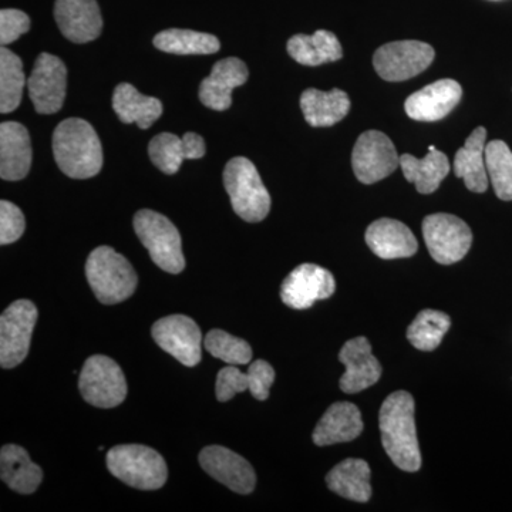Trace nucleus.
Here are the masks:
<instances>
[{"label":"nucleus","instance_id":"f257e3e1","mask_svg":"<svg viewBox=\"0 0 512 512\" xmlns=\"http://www.w3.org/2000/svg\"><path fill=\"white\" fill-rule=\"evenodd\" d=\"M382 444L387 456L400 470L419 471L421 453L414 421V399L412 394L394 392L384 400L379 413Z\"/></svg>","mask_w":512,"mask_h":512},{"label":"nucleus","instance_id":"f03ea898","mask_svg":"<svg viewBox=\"0 0 512 512\" xmlns=\"http://www.w3.org/2000/svg\"><path fill=\"white\" fill-rule=\"evenodd\" d=\"M53 154L60 170L74 180H86L103 167V147L92 124L82 119L63 120L53 133Z\"/></svg>","mask_w":512,"mask_h":512},{"label":"nucleus","instance_id":"7ed1b4c3","mask_svg":"<svg viewBox=\"0 0 512 512\" xmlns=\"http://www.w3.org/2000/svg\"><path fill=\"white\" fill-rule=\"evenodd\" d=\"M86 276L94 296L103 305L126 301L138 285L133 265L111 247L94 249L86 262Z\"/></svg>","mask_w":512,"mask_h":512},{"label":"nucleus","instance_id":"20e7f679","mask_svg":"<svg viewBox=\"0 0 512 512\" xmlns=\"http://www.w3.org/2000/svg\"><path fill=\"white\" fill-rule=\"evenodd\" d=\"M224 185L238 217L247 222H261L271 211V195L262 183L254 163L245 157L228 161L224 170Z\"/></svg>","mask_w":512,"mask_h":512},{"label":"nucleus","instance_id":"39448f33","mask_svg":"<svg viewBox=\"0 0 512 512\" xmlns=\"http://www.w3.org/2000/svg\"><path fill=\"white\" fill-rule=\"evenodd\" d=\"M107 468L114 477L137 490H158L168 478L163 456L153 448L140 444L111 448L107 453Z\"/></svg>","mask_w":512,"mask_h":512},{"label":"nucleus","instance_id":"423d86ee","mask_svg":"<svg viewBox=\"0 0 512 512\" xmlns=\"http://www.w3.org/2000/svg\"><path fill=\"white\" fill-rule=\"evenodd\" d=\"M134 231L158 268L174 275L184 271L181 235L167 217L156 211H138L134 217Z\"/></svg>","mask_w":512,"mask_h":512},{"label":"nucleus","instance_id":"0eeeda50","mask_svg":"<svg viewBox=\"0 0 512 512\" xmlns=\"http://www.w3.org/2000/svg\"><path fill=\"white\" fill-rule=\"evenodd\" d=\"M83 399L99 409L120 406L127 397V382L121 367L107 356L89 357L80 373Z\"/></svg>","mask_w":512,"mask_h":512},{"label":"nucleus","instance_id":"6e6552de","mask_svg":"<svg viewBox=\"0 0 512 512\" xmlns=\"http://www.w3.org/2000/svg\"><path fill=\"white\" fill-rule=\"evenodd\" d=\"M423 237L430 255L441 265L461 261L473 244L470 227L450 214H433L424 218Z\"/></svg>","mask_w":512,"mask_h":512},{"label":"nucleus","instance_id":"1a4fd4ad","mask_svg":"<svg viewBox=\"0 0 512 512\" xmlns=\"http://www.w3.org/2000/svg\"><path fill=\"white\" fill-rule=\"evenodd\" d=\"M37 316L36 306L26 299L13 302L0 316V365L3 369L19 366L28 356Z\"/></svg>","mask_w":512,"mask_h":512},{"label":"nucleus","instance_id":"9d476101","mask_svg":"<svg viewBox=\"0 0 512 512\" xmlns=\"http://www.w3.org/2000/svg\"><path fill=\"white\" fill-rule=\"evenodd\" d=\"M434 49L419 40L387 43L376 50L373 66L386 82H404L424 72L433 63Z\"/></svg>","mask_w":512,"mask_h":512},{"label":"nucleus","instance_id":"9b49d317","mask_svg":"<svg viewBox=\"0 0 512 512\" xmlns=\"http://www.w3.org/2000/svg\"><path fill=\"white\" fill-rule=\"evenodd\" d=\"M353 171L363 184L389 177L400 165L396 147L382 131L370 130L357 138L352 154Z\"/></svg>","mask_w":512,"mask_h":512},{"label":"nucleus","instance_id":"f8f14e48","mask_svg":"<svg viewBox=\"0 0 512 512\" xmlns=\"http://www.w3.org/2000/svg\"><path fill=\"white\" fill-rule=\"evenodd\" d=\"M67 69L59 57L42 53L28 80L30 100L39 114H55L66 99Z\"/></svg>","mask_w":512,"mask_h":512},{"label":"nucleus","instance_id":"ddd939ff","mask_svg":"<svg viewBox=\"0 0 512 512\" xmlns=\"http://www.w3.org/2000/svg\"><path fill=\"white\" fill-rule=\"evenodd\" d=\"M151 333L157 345L184 366L194 367L201 362V329L188 316L160 319L154 323Z\"/></svg>","mask_w":512,"mask_h":512},{"label":"nucleus","instance_id":"4468645a","mask_svg":"<svg viewBox=\"0 0 512 512\" xmlns=\"http://www.w3.org/2000/svg\"><path fill=\"white\" fill-rule=\"evenodd\" d=\"M335 289V278L328 269L315 264H303L286 276L281 298L289 308L302 311L311 308L315 302L330 298Z\"/></svg>","mask_w":512,"mask_h":512},{"label":"nucleus","instance_id":"2eb2a0df","mask_svg":"<svg viewBox=\"0 0 512 512\" xmlns=\"http://www.w3.org/2000/svg\"><path fill=\"white\" fill-rule=\"evenodd\" d=\"M205 473L234 493L247 495L255 490L256 474L244 457L221 446L205 447L200 453Z\"/></svg>","mask_w":512,"mask_h":512},{"label":"nucleus","instance_id":"dca6fc26","mask_svg":"<svg viewBox=\"0 0 512 512\" xmlns=\"http://www.w3.org/2000/svg\"><path fill=\"white\" fill-rule=\"evenodd\" d=\"M339 360L346 366L345 375L340 377V389L355 394L369 389L379 382L383 369L379 360L373 356L369 340L359 336L346 342L339 353Z\"/></svg>","mask_w":512,"mask_h":512},{"label":"nucleus","instance_id":"f3484780","mask_svg":"<svg viewBox=\"0 0 512 512\" xmlns=\"http://www.w3.org/2000/svg\"><path fill=\"white\" fill-rule=\"evenodd\" d=\"M55 19L63 36L77 45L93 42L103 30L96 0H56Z\"/></svg>","mask_w":512,"mask_h":512},{"label":"nucleus","instance_id":"a211bd4d","mask_svg":"<svg viewBox=\"0 0 512 512\" xmlns=\"http://www.w3.org/2000/svg\"><path fill=\"white\" fill-rule=\"evenodd\" d=\"M461 96L463 89L460 83L443 79L413 93L404 103V110L413 120L439 121L456 109Z\"/></svg>","mask_w":512,"mask_h":512},{"label":"nucleus","instance_id":"6ab92c4d","mask_svg":"<svg viewBox=\"0 0 512 512\" xmlns=\"http://www.w3.org/2000/svg\"><path fill=\"white\" fill-rule=\"evenodd\" d=\"M249 76L247 64L238 57H227L212 67L207 79L200 86V100L208 109L228 110L232 104V90L247 83Z\"/></svg>","mask_w":512,"mask_h":512},{"label":"nucleus","instance_id":"aec40b11","mask_svg":"<svg viewBox=\"0 0 512 512\" xmlns=\"http://www.w3.org/2000/svg\"><path fill=\"white\" fill-rule=\"evenodd\" d=\"M204 138L197 133L184 134L183 138L171 133H161L151 140L148 154L158 170L164 174H177L184 160H198L205 156Z\"/></svg>","mask_w":512,"mask_h":512},{"label":"nucleus","instance_id":"412c9836","mask_svg":"<svg viewBox=\"0 0 512 512\" xmlns=\"http://www.w3.org/2000/svg\"><path fill=\"white\" fill-rule=\"evenodd\" d=\"M32 146L28 128L16 121L0 126V177L5 181H20L29 174Z\"/></svg>","mask_w":512,"mask_h":512},{"label":"nucleus","instance_id":"4be33fe9","mask_svg":"<svg viewBox=\"0 0 512 512\" xmlns=\"http://www.w3.org/2000/svg\"><path fill=\"white\" fill-rule=\"evenodd\" d=\"M365 238L373 254L382 259L410 258L419 249L412 229L392 218L372 222Z\"/></svg>","mask_w":512,"mask_h":512},{"label":"nucleus","instance_id":"5701e85b","mask_svg":"<svg viewBox=\"0 0 512 512\" xmlns=\"http://www.w3.org/2000/svg\"><path fill=\"white\" fill-rule=\"evenodd\" d=\"M362 431L360 410L353 403L339 402L332 404L319 420L313 431V443L319 447L348 443L357 439Z\"/></svg>","mask_w":512,"mask_h":512},{"label":"nucleus","instance_id":"b1692460","mask_svg":"<svg viewBox=\"0 0 512 512\" xmlns=\"http://www.w3.org/2000/svg\"><path fill=\"white\" fill-rule=\"evenodd\" d=\"M0 477L10 490L28 495L42 484L43 471L30 460L25 448L8 444L0 451Z\"/></svg>","mask_w":512,"mask_h":512},{"label":"nucleus","instance_id":"393cba45","mask_svg":"<svg viewBox=\"0 0 512 512\" xmlns=\"http://www.w3.org/2000/svg\"><path fill=\"white\" fill-rule=\"evenodd\" d=\"M485 140L487 130L484 127H477L454 158V174L458 178H463L468 190L477 194L487 191L490 178L485 165Z\"/></svg>","mask_w":512,"mask_h":512},{"label":"nucleus","instance_id":"a878e982","mask_svg":"<svg viewBox=\"0 0 512 512\" xmlns=\"http://www.w3.org/2000/svg\"><path fill=\"white\" fill-rule=\"evenodd\" d=\"M113 109L124 124L136 123L147 130L163 114V103L156 97L144 96L130 83H120L114 90Z\"/></svg>","mask_w":512,"mask_h":512},{"label":"nucleus","instance_id":"bb28decb","mask_svg":"<svg viewBox=\"0 0 512 512\" xmlns=\"http://www.w3.org/2000/svg\"><path fill=\"white\" fill-rule=\"evenodd\" d=\"M301 109L306 123L312 127H330L345 119L350 110L348 94L340 89L320 92L308 89L302 93Z\"/></svg>","mask_w":512,"mask_h":512},{"label":"nucleus","instance_id":"cd10ccee","mask_svg":"<svg viewBox=\"0 0 512 512\" xmlns=\"http://www.w3.org/2000/svg\"><path fill=\"white\" fill-rule=\"evenodd\" d=\"M370 467L365 460L348 458L333 467L326 476L329 490L356 503H367L372 497Z\"/></svg>","mask_w":512,"mask_h":512},{"label":"nucleus","instance_id":"c85d7f7f","mask_svg":"<svg viewBox=\"0 0 512 512\" xmlns=\"http://www.w3.org/2000/svg\"><path fill=\"white\" fill-rule=\"evenodd\" d=\"M404 178L416 185L420 194H433L444 178L450 173V163L446 154L439 150L429 151L424 158H416L412 154L400 157Z\"/></svg>","mask_w":512,"mask_h":512},{"label":"nucleus","instance_id":"c756f323","mask_svg":"<svg viewBox=\"0 0 512 512\" xmlns=\"http://www.w3.org/2000/svg\"><path fill=\"white\" fill-rule=\"evenodd\" d=\"M288 53L303 66H320L323 63L338 62L343 50L338 37L329 30H318L312 36L295 35L289 39Z\"/></svg>","mask_w":512,"mask_h":512},{"label":"nucleus","instance_id":"7c9ffc66","mask_svg":"<svg viewBox=\"0 0 512 512\" xmlns=\"http://www.w3.org/2000/svg\"><path fill=\"white\" fill-rule=\"evenodd\" d=\"M153 43L161 52L181 56L214 55L221 47L214 35L187 29L164 30L154 37Z\"/></svg>","mask_w":512,"mask_h":512},{"label":"nucleus","instance_id":"2f4dec72","mask_svg":"<svg viewBox=\"0 0 512 512\" xmlns=\"http://www.w3.org/2000/svg\"><path fill=\"white\" fill-rule=\"evenodd\" d=\"M25 86H28V80L22 60L3 46L0 50V111L3 114L18 109Z\"/></svg>","mask_w":512,"mask_h":512},{"label":"nucleus","instance_id":"473e14b6","mask_svg":"<svg viewBox=\"0 0 512 512\" xmlns=\"http://www.w3.org/2000/svg\"><path fill=\"white\" fill-rule=\"evenodd\" d=\"M450 326L451 319L447 313L426 309L416 316L407 329V339L414 348L423 352H433L443 342Z\"/></svg>","mask_w":512,"mask_h":512},{"label":"nucleus","instance_id":"72a5a7b5","mask_svg":"<svg viewBox=\"0 0 512 512\" xmlns=\"http://www.w3.org/2000/svg\"><path fill=\"white\" fill-rule=\"evenodd\" d=\"M485 165L495 194L500 200L512 201V151L504 141L494 140L485 146Z\"/></svg>","mask_w":512,"mask_h":512},{"label":"nucleus","instance_id":"f704fd0d","mask_svg":"<svg viewBox=\"0 0 512 512\" xmlns=\"http://www.w3.org/2000/svg\"><path fill=\"white\" fill-rule=\"evenodd\" d=\"M205 349L228 365H248L252 359V349L245 340L235 338L221 329L208 332L204 340Z\"/></svg>","mask_w":512,"mask_h":512},{"label":"nucleus","instance_id":"c9c22d12","mask_svg":"<svg viewBox=\"0 0 512 512\" xmlns=\"http://www.w3.org/2000/svg\"><path fill=\"white\" fill-rule=\"evenodd\" d=\"M25 228V215L18 205L6 200L0 202V244L9 245L18 241Z\"/></svg>","mask_w":512,"mask_h":512},{"label":"nucleus","instance_id":"e433bc0d","mask_svg":"<svg viewBox=\"0 0 512 512\" xmlns=\"http://www.w3.org/2000/svg\"><path fill=\"white\" fill-rule=\"evenodd\" d=\"M245 390H249L247 373L241 372L234 365L220 370L217 376V384H215L218 402H228L235 394L245 392Z\"/></svg>","mask_w":512,"mask_h":512},{"label":"nucleus","instance_id":"4c0bfd02","mask_svg":"<svg viewBox=\"0 0 512 512\" xmlns=\"http://www.w3.org/2000/svg\"><path fill=\"white\" fill-rule=\"evenodd\" d=\"M29 29V16L22 10L3 9L0 12V43L2 46L16 42L20 36L28 33Z\"/></svg>","mask_w":512,"mask_h":512},{"label":"nucleus","instance_id":"58836bf2","mask_svg":"<svg viewBox=\"0 0 512 512\" xmlns=\"http://www.w3.org/2000/svg\"><path fill=\"white\" fill-rule=\"evenodd\" d=\"M247 375L249 392H251L256 400L264 402V400L268 399L269 390H271V386L275 382L274 367L265 362V360H255L249 366Z\"/></svg>","mask_w":512,"mask_h":512},{"label":"nucleus","instance_id":"ea45409f","mask_svg":"<svg viewBox=\"0 0 512 512\" xmlns=\"http://www.w3.org/2000/svg\"><path fill=\"white\" fill-rule=\"evenodd\" d=\"M433 150H436V147H434V146H430V147H429V151H433Z\"/></svg>","mask_w":512,"mask_h":512}]
</instances>
